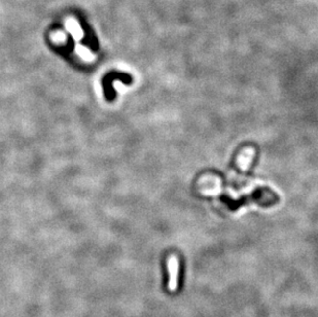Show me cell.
<instances>
[{
	"instance_id": "6da1fadb",
	"label": "cell",
	"mask_w": 318,
	"mask_h": 317,
	"mask_svg": "<svg viewBox=\"0 0 318 317\" xmlns=\"http://www.w3.org/2000/svg\"><path fill=\"white\" fill-rule=\"evenodd\" d=\"M167 268L169 273L168 289L170 292H175L178 286V273H179V261L175 254H172L168 258Z\"/></svg>"
},
{
	"instance_id": "7a4b0ae2",
	"label": "cell",
	"mask_w": 318,
	"mask_h": 317,
	"mask_svg": "<svg viewBox=\"0 0 318 317\" xmlns=\"http://www.w3.org/2000/svg\"><path fill=\"white\" fill-rule=\"evenodd\" d=\"M255 156V149L252 147H246L244 148L237 157V164L241 171L246 172L249 169V166L253 161Z\"/></svg>"
}]
</instances>
